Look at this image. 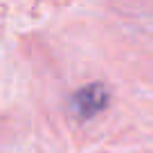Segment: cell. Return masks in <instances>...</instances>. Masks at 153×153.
Instances as JSON below:
<instances>
[{
    "mask_svg": "<svg viewBox=\"0 0 153 153\" xmlns=\"http://www.w3.org/2000/svg\"><path fill=\"white\" fill-rule=\"evenodd\" d=\"M106 104H108V90L101 83H90V86L81 88L74 95V99H72L74 113L79 117H83V120L95 117L97 113H101L106 108Z\"/></svg>",
    "mask_w": 153,
    "mask_h": 153,
    "instance_id": "cell-1",
    "label": "cell"
}]
</instances>
